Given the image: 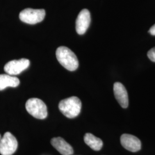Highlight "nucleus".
Listing matches in <instances>:
<instances>
[{
    "label": "nucleus",
    "mask_w": 155,
    "mask_h": 155,
    "mask_svg": "<svg viewBox=\"0 0 155 155\" xmlns=\"http://www.w3.org/2000/svg\"><path fill=\"white\" fill-rule=\"evenodd\" d=\"M56 56L59 63L70 71L76 70L79 66V61L75 54L66 47H60L56 51Z\"/></svg>",
    "instance_id": "1"
},
{
    "label": "nucleus",
    "mask_w": 155,
    "mask_h": 155,
    "mask_svg": "<svg viewBox=\"0 0 155 155\" xmlns=\"http://www.w3.org/2000/svg\"><path fill=\"white\" fill-rule=\"evenodd\" d=\"M82 102L77 97H71L61 100L59 104V109L61 113L68 118L77 117L80 114Z\"/></svg>",
    "instance_id": "2"
},
{
    "label": "nucleus",
    "mask_w": 155,
    "mask_h": 155,
    "mask_svg": "<svg viewBox=\"0 0 155 155\" xmlns=\"http://www.w3.org/2000/svg\"><path fill=\"white\" fill-rule=\"evenodd\" d=\"M26 110L33 117L43 120L48 116L47 107L45 102L39 98H30L25 104Z\"/></svg>",
    "instance_id": "3"
},
{
    "label": "nucleus",
    "mask_w": 155,
    "mask_h": 155,
    "mask_svg": "<svg viewBox=\"0 0 155 155\" xmlns=\"http://www.w3.org/2000/svg\"><path fill=\"white\" fill-rule=\"evenodd\" d=\"M45 16V9L27 8L20 13L19 18L22 22L28 24H36L41 22Z\"/></svg>",
    "instance_id": "4"
},
{
    "label": "nucleus",
    "mask_w": 155,
    "mask_h": 155,
    "mask_svg": "<svg viewBox=\"0 0 155 155\" xmlns=\"http://www.w3.org/2000/svg\"><path fill=\"white\" fill-rule=\"evenodd\" d=\"M18 143L11 133L6 132L0 140V153L1 155H12L17 150Z\"/></svg>",
    "instance_id": "5"
},
{
    "label": "nucleus",
    "mask_w": 155,
    "mask_h": 155,
    "mask_svg": "<svg viewBox=\"0 0 155 155\" xmlns=\"http://www.w3.org/2000/svg\"><path fill=\"white\" fill-rule=\"evenodd\" d=\"M30 61L27 59L13 60L8 62L4 66V71L11 75H17L28 68Z\"/></svg>",
    "instance_id": "6"
},
{
    "label": "nucleus",
    "mask_w": 155,
    "mask_h": 155,
    "mask_svg": "<svg viewBox=\"0 0 155 155\" xmlns=\"http://www.w3.org/2000/svg\"><path fill=\"white\" fill-rule=\"evenodd\" d=\"M91 22V17L89 10L84 9L80 12L76 20V31L79 35L86 33Z\"/></svg>",
    "instance_id": "7"
},
{
    "label": "nucleus",
    "mask_w": 155,
    "mask_h": 155,
    "mask_svg": "<svg viewBox=\"0 0 155 155\" xmlns=\"http://www.w3.org/2000/svg\"><path fill=\"white\" fill-rule=\"evenodd\" d=\"M120 141L122 147L127 150L136 152L141 150V141L134 136L129 134H124L121 136Z\"/></svg>",
    "instance_id": "8"
},
{
    "label": "nucleus",
    "mask_w": 155,
    "mask_h": 155,
    "mask_svg": "<svg viewBox=\"0 0 155 155\" xmlns=\"http://www.w3.org/2000/svg\"><path fill=\"white\" fill-rule=\"evenodd\" d=\"M114 94L117 101L122 108H127L129 105L127 91L122 83L116 82L113 87Z\"/></svg>",
    "instance_id": "9"
},
{
    "label": "nucleus",
    "mask_w": 155,
    "mask_h": 155,
    "mask_svg": "<svg viewBox=\"0 0 155 155\" xmlns=\"http://www.w3.org/2000/svg\"><path fill=\"white\" fill-rule=\"evenodd\" d=\"M51 143L62 155H71L74 153L72 147L61 137L53 138L51 141Z\"/></svg>",
    "instance_id": "10"
},
{
    "label": "nucleus",
    "mask_w": 155,
    "mask_h": 155,
    "mask_svg": "<svg viewBox=\"0 0 155 155\" xmlns=\"http://www.w3.org/2000/svg\"><path fill=\"white\" fill-rule=\"evenodd\" d=\"M20 84L18 78L9 74L0 75V91L5 89L8 87H16Z\"/></svg>",
    "instance_id": "11"
},
{
    "label": "nucleus",
    "mask_w": 155,
    "mask_h": 155,
    "mask_svg": "<svg viewBox=\"0 0 155 155\" xmlns=\"http://www.w3.org/2000/svg\"><path fill=\"white\" fill-rule=\"evenodd\" d=\"M84 141L92 150L95 151L100 150L103 147L102 141L91 133H86L84 136Z\"/></svg>",
    "instance_id": "12"
},
{
    "label": "nucleus",
    "mask_w": 155,
    "mask_h": 155,
    "mask_svg": "<svg viewBox=\"0 0 155 155\" xmlns=\"http://www.w3.org/2000/svg\"><path fill=\"white\" fill-rule=\"evenodd\" d=\"M147 55L151 61L155 62V47L151 48L148 52Z\"/></svg>",
    "instance_id": "13"
},
{
    "label": "nucleus",
    "mask_w": 155,
    "mask_h": 155,
    "mask_svg": "<svg viewBox=\"0 0 155 155\" xmlns=\"http://www.w3.org/2000/svg\"><path fill=\"white\" fill-rule=\"evenodd\" d=\"M149 33H150L152 35L155 36V24L150 28Z\"/></svg>",
    "instance_id": "14"
},
{
    "label": "nucleus",
    "mask_w": 155,
    "mask_h": 155,
    "mask_svg": "<svg viewBox=\"0 0 155 155\" xmlns=\"http://www.w3.org/2000/svg\"><path fill=\"white\" fill-rule=\"evenodd\" d=\"M1 137H1V134H0V140L1 139Z\"/></svg>",
    "instance_id": "15"
}]
</instances>
